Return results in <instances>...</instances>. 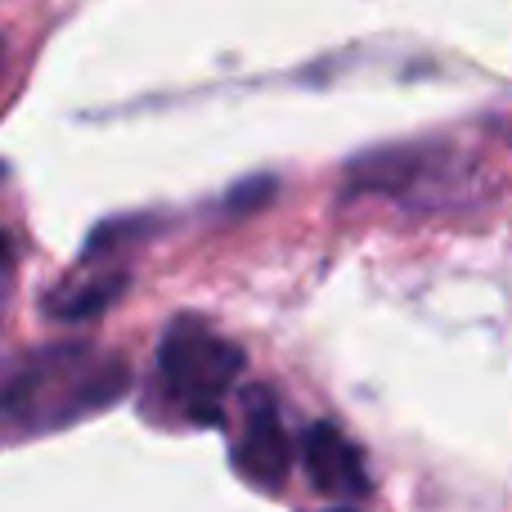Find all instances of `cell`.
Segmentation results:
<instances>
[{"instance_id": "6da1fadb", "label": "cell", "mask_w": 512, "mask_h": 512, "mask_svg": "<svg viewBox=\"0 0 512 512\" xmlns=\"http://www.w3.org/2000/svg\"><path fill=\"white\" fill-rule=\"evenodd\" d=\"M131 387V364L95 346H41L14 364L5 382V418L14 432H59L117 405Z\"/></svg>"}, {"instance_id": "7a4b0ae2", "label": "cell", "mask_w": 512, "mask_h": 512, "mask_svg": "<svg viewBox=\"0 0 512 512\" xmlns=\"http://www.w3.org/2000/svg\"><path fill=\"white\" fill-rule=\"evenodd\" d=\"M243 373V351L198 315H176L158 342V378L194 423H221V400Z\"/></svg>"}, {"instance_id": "3957f363", "label": "cell", "mask_w": 512, "mask_h": 512, "mask_svg": "<svg viewBox=\"0 0 512 512\" xmlns=\"http://www.w3.org/2000/svg\"><path fill=\"white\" fill-rule=\"evenodd\" d=\"M234 468L261 490H279L292 468V441L279 423L270 387L243 391V436L234 441Z\"/></svg>"}, {"instance_id": "277c9868", "label": "cell", "mask_w": 512, "mask_h": 512, "mask_svg": "<svg viewBox=\"0 0 512 512\" xmlns=\"http://www.w3.org/2000/svg\"><path fill=\"white\" fill-rule=\"evenodd\" d=\"M301 463H306V477L319 495L333 499H360L369 495V472L364 459L333 423H310L301 436Z\"/></svg>"}, {"instance_id": "5b68a950", "label": "cell", "mask_w": 512, "mask_h": 512, "mask_svg": "<svg viewBox=\"0 0 512 512\" xmlns=\"http://www.w3.org/2000/svg\"><path fill=\"white\" fill-rule=\"evenodd\" d=\"M432 149L427 144H387L346 167V194H396L427 176Z\"/></svg>"}, {"instance_id": "8992f818", "label": "cell", "mask_w": 512, "mask_h": 512, "mask_svg": "<svg viewBox=\"0 0 512 512\" xmlns=\"http://www.w3.org/2000/svg\"><path fill=\"white\" fill-rule=\"evenodd\" d=\"M126 288V274L113 270V274H99V279H86V283H63V288L45 292V315L50 319H95L99 310H108Z\"/></svg>"}, {"instance_id": "52a82bcc", "label": "cell", "mask_w": 512, "mask_h": 512, "mask_svg": "<svg viewBox=\"0 0 512 512\" xmlns=\"http://www.w3.org/2000/svg\"><path fill=\"white\" fill-rule=\"evenodd\" d=\"M153 230H158V221H149V216H122V221L99 225V230L90 234V243H86V261H95V256L122 248L126 234H131V239H144V234H153Z\"/></svg>"}, {"instance_id": "ba28073f", "label": "cell", "mask_w": 512, "mask_h": 512, "mask_svg": "<svg viewBox=\"0 0 512 512\" xmlns=\"http://www.w3.org/2000/svg\"><path fill=\"white\" fill-rule=\"evenodd\" d=\"M279 194V180L274 176H252V180H239V185L225 194V212L230 216H248V212H261L270 198Z\"/></svg>"}, {"instance_id": "9c48e42d", "label": "cell", "mask_w": 512, "mask_h": 512, "mask_svg": "<svg viewBox=\"0 0 512 512\" xmlns=\"http://www.w3.org/2000/svg\"><path fill=\"white\" fill-rule=\"evenodd\" d=\"M328 512H355V508H328Z\"/></svg>"}]
</instances>
